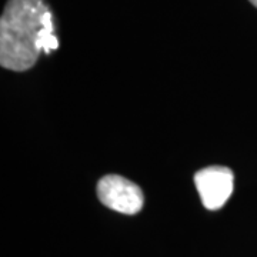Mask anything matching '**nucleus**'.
Wrapping results in <instances>:
<instances>
[{"label":"nucleus","instance_id":"3","mask_svg":"<svg viewBox=\"0 0 257 257\" xmlns=\"http://www.w3.org/2000/svg\"><path fill=\"white\" fill-rule=\"evenodd\" d=\"M194 184L203 206L209 210H219L233 193L234 175L229 167L210 166L194 175Z\"/></svg>","mask_w":257,"mask_h":257},{"label":"nucleus","instance_id":"1","mask_svg":"<svg viewBox=\"0 0 257 257\" xmlns=\"http://www.w3.org/2000/svg\"><path fill=\"white\" fill-rule=\"evenodd\" d=\"M59 47L53 15L43 0H8L0 19V64L26 72L40 53Z\"/></svg>","mask_w":257,"mask_h":257},{"label":"nucleus","instance_id":"4","mask_svg":"<svg viewBox=\"0 0 257 257\" xmlns=\"http://www.w3.org/2000/svg\"><path fill=\"white\" fill-rule=\"evenodd\" d=\"M248 2H250L254 8H257V0H248Z\"/></svg>","mask_w":257,"mask_h":257},{"label":"nucleus","instance_id":"2","mask_svg":"<svg viewBox=\"0 0 257 257\" xmlns=\"http://www.w3.org/2000/svg\"><path fill=\"white\" fill-rule=\"evenodd\" d=\"M97 197L106 207L123 214H136L145 203L138 184L117 175L101 177L97 183Z\"/></svg>","mask_w":257,"mask_h":257}]
</instances>
